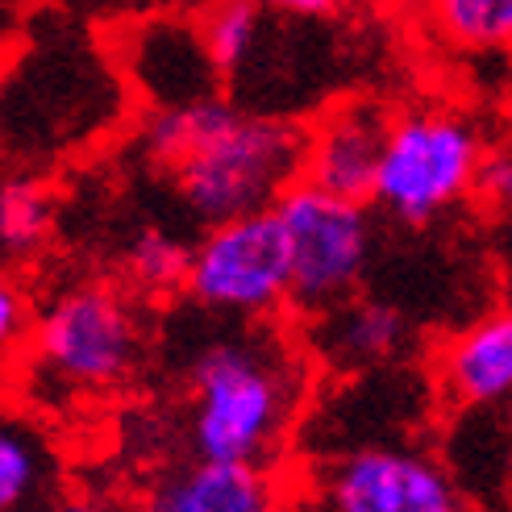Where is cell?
Returning a JSON list of instances; mask_svg holds the SVG:
<instances>
[{"instance_id": "14", "label": "cell", "mask_w": 512, "mask_h": 512, "mask_svg": "<svg viewBox=\"0 0 512 512\" xmlns=\"http://www.w3.org/2000/svg\"><path fill=\"white\" fill-rule=\"evenodd\" d=\"M63 463L50 433L17 404H0V512H42L59 496Z\"/></svg>"}, {"instance_id": "24", "label": "cell", "mask_w": 512, "mask_h": 512, "mask_svg": "<svg viewBox=\"0 0 512 512\" xmlns=\"http://www.w3.org/2000/svg\"><path fill=\"white\" fill-rule=\"evenodd\" d=\"M363 5H371L379 13H417L421 0H363Z\"/></svg>"}, {"instance_id": "4", "label": "cell", "mask_w": 512, "mask_h": 512, "mask_svg": "<svg viewBox=\"0 0 512 512\" xmlns=\"http://www.w3.org/2000/svg\"><path fill=\"white\" fill-rule=\"evenodd\" d=\"M146 358V329L130 292L109 279H71L34 317L21 363L50 400H96L125 388Z\"/></svg>"}, {"instance_id": "19", "label": "cell", "mask_w": 512, "mask_h": 512, "mask_svg": "<svg viewBox=\"0 0 512 512\" xmlns=\"http://www.w3.org/2000/svg\"><path fill=\"white\" fill-rule=\"evenodd\" d=\"M34 317H38V309H34L30 292L0 267V367L17 363L25 354L30 334H34Z\"/></svg>"}, {"instance_id": "2", "label": "cell", "mask_w": 512, "mask_h": 512, "mask_svg": "<svg viewBox=\"0 0 512 512\" xmlns=\"http://www.w3.org/2000/svg\"><path fill=\"white\" fill-rule=\"evenodd\" d=\"M138 142L200 225L275 209L304 175V125L242 109L229 96L146 113Z\"/></svg>"}, {"instance_id": "11", "label": "cell", "mask_w": 512, "mask_h": 512, "mask_svg": "<svg viewBox=\"0 0 512 512\" xmlns=\"http://www.w3.org/2000/svg\"><path fill=\"white\" fill-rule=\"evenodd\" d=\"M300 342L321 371L334 375H375L408 350V321L396 304L350 296L334 309L300 321Z\"/></svg>"}, {"instance_id": "25", "label": "cell", "mask_w": 512, "mask_h": 512, "mask_svg": "<svg viewBox=\"0 0 512 512\" xmlns=\"http://www.w3.org/2000/svg\"><path fill=\"white\" fill-rule=\"evenodd\" d=\"M17 13V0H0V38L9 34V17Z\"/></svg>"}, {"instance_id": "3", "label": "cell", "mask_w": 512, "mask_h": 512, "mask_svg": "<svg viewBox=\"0 0 512 512\" xmlns=\"http://www.w3.org/2000/svg\"><path fill=\"white\" fill-rule=\"evenodd\" d=\"M134 105L113 42L71 17L25 38L0 84V146L21 163L63 159L105 138Z\"/></svg>"}, {"instance_id": "22", "label": "cell", "mask_w": 512, "mask_h": 512, "mask_svg": "<svg viewBox=\"0 0 512 512\" xmlns=\"http://www.w3.org/2000/svg\"><path fill=\"white\" fill-rule=\"evenodd\" d=\"M63 5L71 13H96V17H138V13H150V9H159L163 0H63Z\"/></svg>"}, {"instance_id": "5", "label": "cell", "mask_w": 512, "mask_h": 512, "mask_svg": "<svg viewBox=\"0 0 512 512\" xmlns=\"http://www.w3.org/2000/svg\"><path fill=\"white\" fill-rule=\"evenodd\" d=\"M488 155L479 125L446 105H421L392 117L371 204L400 225H429L475 196Z\"/></svg>"}, {"instance_id": "21", "label": "cell", "mask_w": 512, "mask_h": 512, "mask_svg": "<svg viewBox=\"0 0 512 512\" xmlns=\"http://www.w3.org/2000/svg\"><path fill=\"white\" fill-rule=\"evenodd\" d=\"M259 5L288 21H334L350 0H259Z\"/></svg>"}, {"instance_id": "16", "label": "cell", "mask_w": 512, "mask_h": 512, "mask_svg": "<svg viewBox=\"0 0 512 512\" xmlns=\"http://www.w3.org/2000/svg\"><path fill=\"white\" fill-rule=\"evenodd\" d=\"M55 234V192L34 171L0 175V267H25Z\"/></svg>"}, {"instance_id": "13", "label": "cell", "mask_w": 512, "mask_h": 512, "mask_svg": "<svg viewBox=\"0 0 512 512\" xmlns=\"http://www.w3.org/2000/svg\"><path fill=\"white\" fill-rule=\"evenodd\" d=\"M134 512H292V496L275 467L192 458Z\"/></svg>"}, {"instance_id": "15", "label": "cell", "mask_w": 512, "mask_h": 512, "mask_svg": "<svg viewBox=\"0 0 512 512\" xmlns=\"http://www.w3.org/2000/svg\"><path fill=\"white\" fill-rule=\"evenodd\" d=\"M417 25L450 55H512V0H421Z\"/></svg>"}, {"instance_id": "6", "label": "cell", "mask_w": 512, "mask_h": 512, "mask_svg": "<svg viewBox=\"0 0 512 512\" xmlns=\"http://www.w3.org/2000/svg\"><path fill=\"white\" fill-rule=\"evenodd\" d=\"M184 296L221 321H279L292 309V254L275 209L204 225Z\"/></svg>"}, {"instance_id": "10", "label": "cell", "mask_w": 512, "mask_h": 512, "mask_svg": "<svg viewBox=\"0 0 512 512\" xmlns=\"http://www.w3.org/2000/svg\"><path fill=\"white\" fill-rule=\"evenodd\" d=\"M392 109L379 100H342L304 125V175L309 184L350 200H371L383 159V142L392 130Z\"/></svg>"}, {"instance_id": "23", "label": "cell", "mask_w": 512, "mask_h": 512, "mask_svg": "<svg viewBox=\"0 0 512 512\" xmlns=\"http://www.w3.org/2000/svg\"><path fill=\"white\" fill-rule=\"evenodd\" d=\"M42 512H105V508H100V500H92V496H80V492H59V496L50 500Z\"/></svg>"}, {"instance_id": "12", "label": "cell", "mask_w": 512, "mask_h": 512, "mask_svg": "<svg viewBox=\"0 0 512 512\" xmlns=\"http://www.w3.org/2000/svg\"><path fill=\"white\" fill-rule=\"evenodd\" d=\"M433 383L454 408H496L512 400V304L479 313L433 350Z\"/></svg>"}, {"instance_id": "8", "label": "cell", "mask_w": 512, "mask_h": 512, "mask_svg": "<svg viewBox=\"0 0 512 512\" xmlns=\"http://www.w3.org/2000/svg\"><path fill=\"white\" fill-rule=\"evenodd\" d=\"M321 512H471L438 454L404 442L342 450L317 479Z\"/></svg>"}, {"instance_id": "1", "label": "cell", "mask_w": 512, "mask_h": 512, "mask_svg": "<svg viewBox=\"0 0 512 512\" xmlns=\"http://www.w3.org/2000/svg\"><path fill=\"white\" fill-rule=\"evenodd\" d=\"M313 354L275 321H229L184 367V438L192 458L275 467L313 396Z\"/></svg>"}, {"instance_id": "7", "label": "cell", "mask_w": 512, "mask_h": 512, "mask_svg": "<svg viewBox=\"0 0 512 512\" xmlns=\"http://www.w3.org/2000/svg\"><path fill=\"white\" fill-rule=\"evenodd\" d=\"M275 217L284 225L292 254V313L300 321L358 296L375 242L367 200H350L296 179L275 200Z\"/></svg>"}, {"instance_id": "18", "label": "cell", "mask_w": 512, "mask_h": 512, "mask_svg": "<svg viewBox=\"0 0 512 512\" xmlns=\"http://www.w3.org/2000/svg\"><path fill=\"white\" fill-rule=\"evenodd\" d=\"M188 263H192V246L179 242L175 234H167V229H142V234L130 242V254H125L130 284L146 296L184 292Z\"/></svg>"}, {"instance_id": "17", "label": "cell", "mask_w": 512, "mask_h": 512, "mask_svg": "<svg viewBox=\"0 0 512 512\" xmlns=\"http://www.w3.org/2000/svg\"><path fill=\"white\" fill-rule=\"evenodd\" d=\"M196 21L204 30V42L213 50V59H217L221 80L234 84L246 71V63L254 59V50H259L271 13L259 0H209L204 9H196Z\"/></svg>"}, {"instance_id": "9", "label": "cell", "mask_w": 512, "mask_h": 512, "mask_svg": "<svg viewBox=\"0 0 512 512\" xmlns=\"http://www.w3.org/2000/svg\"><path fill=\"white\" fill-rule=\"evenodd\" d=\"M113 55L146 113L200 105L221 96L225 84L196 13L150 9L117 21Z\"/></svg>"}, {"instance_id": "20", "label": "cell", "mask_w": 512, "mask_h": 512, "mask_svg": "<svg viewBox=\"0 0 512 512\" xmlns=\"http://www.w3.org/2000/svg\"><path fill=\"white\" fill-rule=\"evenodd\" d=\"M475 200H483L496 213L512 209V146H488L475 179Z\"/></svg>"}]
</instances>
